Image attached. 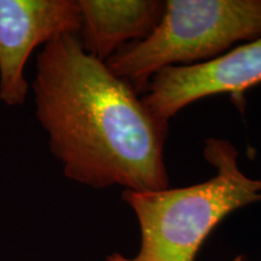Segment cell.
I'll return each mask as SVG.
<instances>
[{
  "label": "cell",
  "instance_id": "cell-1",
  "mask_svg": "<svg viewBox=\"0 0 261 261\" xmlns=\"http://www.w3.org/2000/svg\"><path fill=\"white\" fill-rule=\"evenodd\" d=\"M35 115L64 175L92 189L144 192L169 188L167 120L156 116L77 35L42 46L32 84Z\"/></svg>",
  "mask_w": 261,
  "mask_h": 261
},
{
  "label": "cell",
  "instance_id": "cell-2",
  "mask_svg": "<svg viewBox=\"0 0 261 261\" xmlns=\"http://www.w3.org/2000/svg\"><path fill=\"white\" fill-rule=\"evenodd\" d=\"M203 156L215 169L207 181L159 191L123 190L122 200L139 224V252L135 256L113 253L106 261H195L227 215L261 202V179L241 171L238 150L230 140L205 139Z\"/></svg>",
  "mask_w": 261,
  "mask_h": 261
},
{
  "label": "cell",
  "instance_id": "cell-3",
  "mask_svg": "<svg viewBox=\"0 0 261 261\" xmlns=\"http://www.w3.org/2000/svg\"><path fill=\"white\" fill-rule=\"evenodd\" d=\"M261 37V0H168L149 37L120 48L106 62L138 94L160 70L223 56Z\"/></svg>",
  "mask_w": 261,
  "mask_h": 261
},
{
  "label": "cell",
  "instance_id": "cell-4",
  "mask_svg": "<svg viewBox=\"0 0 261 261\" xmlns=\"http://www.w3.org/2000/svg\"><path fill=\"white\" fill-rule=\"evenodd\" d=\"M260 84L261 37L237 45L215 60L160 70L142 99L156 116L169 121L189 104L214 94H230L243 110L244 94Z\"/></svg>",
  "mask_w": 261,
  "mask_h": 261
},
{
  "label": "cell",
  "instance_id": "cell-5",
  "mask_svg": "<svg viewBox=\"0 0 261 261\" xmlns=\"http://www.w3.org/2000/svg\"><path fill=\"white\" fill-rule=\"evenodd\" d=\"M81 12L75 0H0V100L25 102L24 67L38 46L61 35H79Z\"/></svg>",
  "mask_w": 261,
  "mask_h": 261
},
{
  "label": "cell",
  "instance_id": "cell-6",
  "mask_svg": "<svg viewBox=\"0 0 261 261\" xmlns=\"http://www.w3.org/2000/svg\"><path fill=\"white\" fill-rule=\"evenodd\" d=\"M83 48L107 62L120 48L149 37L166 10L162 0H79Z\"/></svg>",
  "mask_w": 261,
  "mask_h": 261
},
{
  "label": "cell",
  "instance_id": "cell-7",
  "mask_svg": "<svg viewBox=\"0 0 261 261\" xmlns=\"http://www.w3.org/2000/svg\"><path fill=\"white\" fill-rule=\"evenodd\" d=\"M232 261H248V260L246 259V256H243V255H238V256L234 257V259H233Z\"/></svg>",
  "mask_w": 261,
  "mask_h": 261
}]
</instances>
